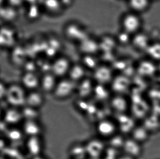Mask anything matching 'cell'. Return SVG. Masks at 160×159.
<instances>
[{"label": "cell", "instance_id": "obj_1", "mask_svg": "<svg viewBox=\"0 0 160 159\" xmlns=\"http://www.w3.org/2000/svg\"><path fill=\"white\" fill-rule=\"evenodd\" d=\"M27 94L20 84L12 83L8 86L5 100L10 107L21 109L26 105Z\"/></svg>", "mask_w": 160, "mask_h": 159}, {"label": "cell", "instance_id": "obj_2", "mask_svg": "<svg viewBox=\"0 0 160 159\" xmlns=\"http://www.w3.org/2000/svg\"><path fill=\"white\" fill-rule=\"evenodd\" d=\"M77 83L68 77L58 80L55 89L52 95L57 100H65L70 98L76 93Z\"/></svg>", "mask_w": 160, "mask_h": 159}, {"label": "cell", "instance_id": "obj_3", "mask_svg": "<svg viewBox=\"0 0 160 159\" xmlns=\"http://www.w3.org/2000/svg\"><path fill=\"white\" fill-rule=\"evenodd\" d=\"M142 24L139 15L131 11L125 14L120 20L122 30L131 36L140 32Z\"/></svg>", "mask_w": 160, "mask_h": 159}, {"label": "cell", "instance_id": "obj_4", "mask_svg": "<svg viewBox=\"0 0 160 159\" xmlns=\"http://www.w3.org/2000/svg\"><path fill=\"white\" fill-rule=\"evenodd\" d=\"M114 76L110 66L100 64L92 71L91 78L96 85L109 86Z\"/></svg>", "mask_w": 160, "mask_h": 159}, {"label": "cell", "instance_id": "obj_5", "mask_svg": "<svg viewBox=\"0 0 160 159\" xmlns=\"http://www.w3.org/2000/svg\"><path fill=\"white\" fill-rule=\"evenodd\" d=\"M64 34L68 40L78 44L89 35L84 27L76 22L67 24L64 29Z\"/></svg>", "mask_w": 160, "mask_h": 159}, {"label": "cell", "instance_id": "obj_6", "mask_svg": "<svg viewBox=\"0 0 160 159\" xmlns=\"http://www.w3.org/2000/svg\"><path fill=\"white\" fill-rule=\"evenodd\" d=\"M72 63L68 57L59 56L52 61L50 65V71L58 79L67 77Z\"/></svg>", "mask_w": 160, "mask_h": 159}, {"label": "cell", "instance_id": "obj_7", "mask_svg": "<svg viewBox=\"0 0 160 159\" xmlns=\"http://www.w3.org/2000/svg\"><path fill=\"white\" fill-rule=\"evenodd\" d=\"M96 129L101 139L107 140L117 134L118 131L115 121L107 118L98 121Z\"/></svg>", "mask_w": 160, "mask_h": 159}, {"label": "cell", "instance_id": "obj_8", "mask_svg": "<svg viewBox=\"0 0 160 159\" xmlns=\"http://www.w3.org/2000/svg\"><path fill=\"white\" fill-rule=\"evenodd\" d=\"M130 79L123 74L115 75L110 85V89L114 94L124 95L129 88Z\"/></svg>", "mask_w": 160, "mask_h": 159}, {"label": "cell", "instance_id": "obj_9", "mask_svg": "<svg viewBox=\"0 0 160 159\" xmlns=\"http://www.w3.org/2000/svg\"><path fill=\"white\" fill-rule=\"evenodd\" d=\"M44 143L41 136L28 137L25 142V148L28 155L32 158L42 156Z\"/></svg>", "mask_w": 160, "mask_h": 159}, {"label": "cell", "instance_id": "obj_10", "mask_svg": "<svg viewBox=\"0 0 160 159\" xmlns=\"http://www.w3.org/2000/svg\"><path fill=\"white\" fill-rule=\"evenodd\" d=\"M95 85L91 77H86L78 83L76 93L79 99L85 100L93 96Z\"/></svg>", "mask_w": 160, "mask_h": 159}, {"label": "cell", "instance_id": "obj_11", "mask_svg": "<svg viewBox=\"0 0 160 159\" xmlns=\"http://www.w3.org/2000/svg\"><path fill=\"white\" fill-rule=\"evenodd\" d=\"M122 150L123 154L136 159L142 157L144 152L143 145L131 137L126 138Z\"/></svg>", "mask_w": 160, "mask_h": 159}, {"label": "cell", "instance_id": "obj_12", "mask_svg": "<svg viewBox=\"0 0 160 159\" xmlns=\"http://www.w3.org/2000/svg\"><path fill=\"white\" fill-rule=\"evenodd\" d=\"M78 46L80 53L83 56L96 55L100 51L98 40H96L90 35L79 43Z\"/></svg>", "mask_w": 160, "mask_h": 159}, {"label": "cell", "instance_id": "obj_13", "mask_svg": "<svg viewBox=\"0 0 160 159\" xmlns=\"http://www.w3.org/2000/svg\"><path fill=\"white\" fill-rule=\"evenodd\" d=\"M111 109L117 115L126 114L129 108V105L124 95L113 94L109 100Z\"/></svg>", "mask_w": 160, "mask_h": 159}, {"label": "cell", "instance_id": "obj_14", "mask_svg": "<svg viewBox=\"0 0 160 159\" xmlns=\"http://www.w3.org/2000/svg\"><path fill=\"white\" fill-rule=\"evenodd\" d=\"M58 79L50 72L44 73L40 76L39 89L42 93L51 94L53 93L58 83Z\"/></svg>", "mask_w": 160, "mask_h": 159}, {"label": "cell", "instance_id": "obj_15", "mask_svg": "<svg viewBox=\"0 0 160 159\" xmlns=\"http://www.w3.org/2000/svg\"><path fill=\"white\" fill-rule=\"evenodd\" d=\"M40 77L36 72H23L21 78V85L29 91L39 89Z\"/></svg>", "mask_w": 160, "mask_h": 159}, {"label": "cell", "instance_id": "obj_16", "mask_svg": "<svg viewBox=\"0 0 160 159\" xmlns=\"http://www.w3.org/2000/svg\"><path fill=\"white\" fill-rule=\"evenodd\" d=\"M87 156L91 158L96 159L103 154L106 146L101 139H93L90 140L85 145Z\"/></svg>", "mask_w": 160, "mask_h": 159}, {"label": "cell", "instance_id": "obj_17", "mask_svg": "<svg viewBox=\"0 0 160 159\" xmlns=\"http://www.w3.org/2000/svg\"><path fill=\"white\" fill-rule=\"evenodd\" d=\"M16 33L13 29L9 27L0 28V48L14 47Z\"/></svg>", "mask_w": 160, "mask_h": 159}, {"label": "cell", "instance_id": "obj_18", "mask_svg": "<svg viewBox=\"0 0 160 159\" xmlns=\"http://www.w3.org/2000/svg\"><path fill=\"white\" fill-rule=\"evenodd\" d=\"M3 120L8 126H15L23 121L21 109L10 107L3 115Z\"/></svg>", "mask_w": 160, "mask_h": 159}, {"label": "cell", "instance_id": "obj_19", "mask_svg": "<svg viewBox=\"0 0 160 159\" xmlns=\"http://www.w3.org/2000/svg\"><path fill=\"white\" fill-rule=\"evenodd\" d=\"M45 101L44 93L38 90L32 91L27 93L25 105L39 110L44 105Z\"/></svg>", "mask_w": 160, "mask_h": 159}, {"label": "cell", "instance_id": "obj_20", "mask_svg": "<svg viewBox=\"0 0 160 159\" xmlns=\"http://www.w3.org/2000/svg\"><path fill=\"white\" fill-rule=\"evenodd\" d=\"M131 43L135 49L146 52L151 43L146 34L140 31L132 36Z\"/></svg>", "mask_w": 160, "mask_h": 159}, {"label": "cell", "instance_id": "obj_21", "mask_svg": "<svg viewBox=\"0 0 160 159\" xmlns=\"http://www.w3.org/2000/svg\"><path fill=\"white\" fill-rule=\"evenodd\" d=\"M24 135L28 137L40 136L42 133V126L38 121H23L22 129Z\"/></svg>", "mask_w": 160, "mask_h": 159}, {"label": "cell", "instance_id": "obj_22", "mask_svg": "<svg viewBox=\"0 0 160 159\" xmlns=\"http://www.w3.org/2000/svg\"><path fill=\"white\" fill-rule=\"evenodd\" d=\"M87 70L82 63H73L71 65L67 77L78 84L86 76Z\"/></svg>", "mask_w": 160, "mask_h": 159}, {"label": "cell", "instance_id": "obj_23", "mask_svg": "<svg viewBox=\"0 0 160 159\" xmlns=\"http://www.w3.org/2000/svg\"><path fill=\"white\" fill-rule=\"evenodd\" d=\"M150 133L144 125H136L130 133L131 138L141 144L148 142Z\"/></svg>", "mask_w": 160, "mask_h": 159}, {"label": "cell", "instance_id": "obj_24", "mask_svg": "<svg viewBox=\"0 0 160 159\" xmlns=\"http://www.w3.org/2000/svg\"><path fill=\"white\" fill-rule=\"evenodd\" d=\"M41 4L45 12L50 16H58L62 13L65 8L62 4L61 1L48 0L42 2Z\"/></svg>", "mask_w": 160, "mask_h": 159}, {"label": "cell", "instance_id": "obj_25", "mask_svg": "<svg viewBox=\"0 0 160 159\" xmlns=\"http://www.w3.org/2000/svg\"><path fill=\"white\" fill-rule=\"evenodd\" d=\"M26 49L21 46L14 47L11 54V60L12 63L17 66H22L27 60Z\"/></svg>", "mask_w": 160, "mask_h": 159}, {"label": "cell", "instance_id": "obj_26", "mask_svg": "<svg viewBox=\"0 0 160 159\" xmlns=\"http://www.w3.org/2000/svg\"><path fill=\"white\" fill-rule=\"evenodd\" d=\"M18 16V10L5 4L0 8V20L5 23H10L17 20Z\"/></svg>", "mask_w": 160, "mask_h": 159}, {"label": "cell", "instance_id": "obj_27", "mask_svg": "<svg viewBox=\"0 0 160 159\" xmlns=\"http://www.w3.org/2000/svg\"><path fill=\"white\" fill-rule=\"evenodd\" d=\"M27 7L25 11V17L29 21H34L39 18L41 13L39 4L38 1H25Z\"/></svg>", "mask_w": 160, "mask_h": 159}, {"label": "cell", "instance_id": "obj_28", "mask_svg": "<svg viewBox=\"0 0 160 159\" xmlns=\"http://www.w3.org/2000/svg\"><path fill=\"white\" fill-rule=\"evenodd\" d=\"M127 5L131 12L138 14L143 13L150 7V2L147 0H132L128 1Z\"/></svg>", "mask_w": 160, "mask_h": 159}, {"label": "cell", "instance_id": "obj_29", "mask_svg": "<svg viewBox=\"0 0 160 159\" xmlns=\"http://www.w3.org/2000/svg\"><path fill=\"white\" fill-rule=\"evenodd\" d=\"M100 51L103 53H111L115 49L118 43L115 37L105 35L98 40Z\"/></svg>", "mask_w": 160, "mask_h": 159}, {"label": "cell", "instance_id": "obj_30", "mask_svg": "<svg viewBox=\"0 0 160 159\" xmlns=\"http://www.w3.org/2000/svg\"><path fill=\"white\" fill-rule=\"evenodd\" d=\"M111 90L108 86L95 85L93 91V97L95 100L103 102L110 100L112 96H110Z\"/></svg>", "mask_w": 160, "mask_h": 159}, {"label": "cell", "instance_id": "obj_31", "mask_svg": "<svg viewBox=\"0 0 160 159\" xmlns=\"http://www.w3.org/2000/svg\"><path fill=\"white\" fill-rule=\"evenodd\" d=\"M23 121L35 120L38 121L40 117L39 110L25 105L21 109Z\"/></svg>", "mask_w": 160, "mask_h": 159}, {"label": "cell", "instance_id": "obj_32", "mask_svg": "<svg viewBox=\"0 0 160 159\" xmlns=\"http://www.w3.org/2000/svg\"><path fill=\"white\" fill-rule=\"evenodd\" d=\"M69 154L72 159H84L87 156L85 146L80 144L74 145L69 149Z\"/></svg>", "mask_w": 160, "mask_h": 159}, {"label": "cell", "instance_id": "obj_33", "mask_svg": "<svg viewBox=\"0 0 160 159\" xmlns=\"http://www.w3.org/2000/svg\"><path fill=\"white\" fill-rule=\"evenodd\" d=\"M146 52L151 59L160 61V42L151 43Z\"/></svg>", "mask_w": 160, "mask_h": 159}, {"label": "cell", "instance_id": "obj_34", "mask_svg": "<svg viewBox=\"0 0 160 159\" xmlns=\"http://www.w3.org/2000/svg\"><path fill=\"white\" fill-rule=\"evenodd\" d=\"M126 139L123 134L117 133L108 140L109 144L108 146H109V147L117 150L122 149Z\"/></svg>", "mask_w": 160, "mask_h": 159}, {"label": "cell", "instance_id": "obj_35", "mask_svg": "<svg viewBox=\"0 0 160 159\" xmlns=\"http://www.w3.org/2000/svg\"><path fill=\"white\" fill-rule=\"evenodd\" d=\"M156 68L155 64L150 61H144L141 63L138 67V72L140 74L144 76L152 75L155 71Z\"/></svg>", "mask_w": 160, "mask_h": 159}, {"label": "cell", "instance_id": "obj_36", "mask_svg": "<svg viewBox=\"0 0 160 159\" xmlns=\"http://www.w3.org/2000/svg\"><path fill=\"white\" fill-rule=\"evenodd\" d=\"M6 135L9 141L16 143L21 141L24 134L22 130H20L16 128H12L8 130Z\"/></svg>", "mask_w": 160, "mask_h": 159}, {"label": "cell", "instance_id": "obj_37", "mask_svg": "<svg viewBox=\"0 0 160 159\" xmlns=\"http://www.w3.org/2000/svg\"><path fill=\"white\" fill-rule=\"evenodd\" d=\"M82 62V64L86 69H91L92 71L100 64H98V60L96 59V55H85L83 56Z\"/></svg>", "mask_w": 160, "mask_h": 159}, {"label": "cell", "instance_id": "obj_38", "mask_svg": "<svg viewBox=\"0 0 160 159\" xmlns=\"http://www.w3.org/2000/svg\"><path fill=\"white\" fill-rule=\"evenodd\" d=\"M5 3L8 5L18 10V8L25 4V1L21 0H9L5 1Z\"/></svg>", "mask_w": 160, "mask_h": 159}, {"label": "cell", "instance_id": "obj_39", "mask_svg": "<svg viewBox=\"0 0 160 159\" xmlns=\"http://www.w3.org/2000/svg\"><path fill=\"white\" fill-rule=\"evenodd\" d=\"M8 86H7L4 82L0 80V101L5 100Z\"/></svg>", "mask_w": 160, "mask_h": 159}, {"label": "cell", "instance_id": "obj_40", "mask_svg": "<svg viewBox=\"0 0 160 159\" xmlns=\"http://www.w3.org/2000/svg\"><path fill=\"white\" fill-rule=\"evenodd\" d=\"M61 2L65 8L71 6L73 4V1H61Z\"/></svg>", "mask_w": 160, "mask_h": 159}, {"label": "cell", "instance_id": "obj_41", "mask_svg": "<svg viewBox=\"0 0 160 159\" xmlns=\"http://www.w3.org/2000/svg\"><path fill=\"white\" fill-rule=\"evenodd\" d=\"M118 159H136L128 155L123 154V156H119Z\"/></svg>", "mask_w": 160, "mask_h": 159}, {"label": "cell", "instance_id": "obj_42", "mask_svg": "<svg viewBox=\"0 0 160 159\" xmlns=\"http://www.w3.org/2000/svg\"><path fill=\"white\" fill-rule=\"evenodd\" d=\"M31 159H47L46 158L42 157V156H38V157H35L32 158Z\"/></svg>", "mask_w": 160, "mask_h": 159}, {"label": "cell", "instance_id": "obj_43", "mask_svg": "<svg viewBox=\"0 0 160 159\" xmlns=\"http://www.w3.org/2000/svg\"><path fill=\"white\" fill-rule=\"evenodd\" d=\"M5 1L0 0V8L5 4Z\"/></svg>", "mask_w": 160, "mask_h": 159}, {"label": "cell", "instance_id": "obj_44", "mask_svg": "<svg viewBox=\"0 0 160 159\" xmlns=\"http://www.w3.org/2000/svg\"><path fill=\"white\" fill-rule=\"evenodd\" d=\"M1 117H2V112H1V108H0V119H1Z\"/></svg>", "mask_w": 160, "mask_h": 159}]
</instances>
